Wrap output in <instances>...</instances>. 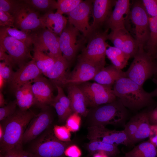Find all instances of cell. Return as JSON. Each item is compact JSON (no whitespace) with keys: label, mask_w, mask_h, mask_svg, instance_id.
Segmentation results:
<instances>
[{"label":"cell","mask_w":157,"mask_h":157,"mask_svg":"<svg viewBox=\"0 0 157 157\" xmlns=\"http://www.w3.org/2000/svg\"><path fill=\"white\" fill-rule=\"evenodd\" d=\"M31 91L34 95L35 104L42 108L51 105L55 97L54 85L51 81L42 75L33 81Z\"/></svg>","instance_id":"18"},{"label":"cell","mask_w":157,"mask_h":157,"mask_svg":"<svg viewBox=\"0 0 157 157\" xmlns=\"http://www.w3.org/2000/svg\"><path fill=\"white\" fill-rule=\"evenodd\" d=\"M108 29L94 31L88 38L86 46L84 48L79 58L88 61L102 69L106 64V51L109 46L108 40Z\"/></svg>","instance_id":"6"},{"label":"cell","mask_w":157,"mask_h":157,"mask_svg":"<svg viewBox=\"0 0 157 157\" xmlns=\"http://www.w3.org/2000/svg\"><path fill=\"white\" fill-rule=\"evenodd\" d=\"M69 62L62 55L55 58L54 64L44 75L48 78L55 86L61 87L64 85L67 76L66 71Z\"/></svg>","instance_id":"23"},{"label":"cell","mask_w":157,"mask_h":157,"mask_svg":"<svg viewBox=\"0 0 157 157\" xmlns=\"http://www.w3.org/2000/svg\"><path fill=\"white\" fill-rule=\"evenodd\" d=\"M42 74L32 59L14 72L8 83L10 89L15 92L23 85L42 76Z\"/></svg>","instance_id":"19"},{"label":"cell","mask_w":157,"mask_h":157,"mask_svg":"<svg viewBox=\"0 0 157 157\" xmlns=\"http://www.w3.org/2000/svg\"><path fill=\"white\" fill-rule=\"evenodd\" d=\"M149 141L157 148V125H151Z\"/></svg>","instance_id":"50"},{"label":"cell","mask_w":157,"mask_h":157,"mask_svg":"<svg viewBox=\"0 0 157 157\" xmlns=\"http://www.w3.org/2000/svg\"><path fill=\"white\" fill-rule=\"evenodd\" d=\"M114 93L127 109L133 111L147 107H152L155 101L142 86L131 79L123 77L113 85Z\"/></svg>","instance_id":"2"},{"label":"cell","mask_w":157,"mask_h":157,"mask_svg":"<svg viewBox=\"0 0 157 157\" xmlns=\"http://www.w3.org/2000/svg\"><path fill=\"white\" fill-rule=\"evenodd\" d=\"M106 55L113 65L121 70L126 66L130 58L128 55L114 46L108 47L106 50Z\"/></svg>","instance_id":"29"},{"label":"cell","mask_w":157,"mask_h":157,"mask_svg":"<svg viewBox=\"0 0 157 157\" xmlns=\"http://www.w3.org/2000/svg\"><path fill=\"white\" fill-rule=\"evenodd\" d=\"M79 31L69 23L59 36L60 47L63 56L69 62L75 58L81 46L77 40Z\"/></svg>","instance_id":"16"},{"label":"cell","mask_w":157,"mask_h":157,"mask_svg":"<svg viewBox=\"0 0 157 157\" xmlns=\"http://www.w3.org/2000/svg\"><path fill=\"white\" fill-rule=\"evenodd\" d=\"M0 60H3L8 65L13 67L14 66L13 61L10 56L6 52L0 50Z\"/></svg>","instance_id":"51"},{"label":"cell","mask_w":157,"mask_h":157,"mask_svg":"<svg viewBox=\"0 0 157 157\" xmlns=\"http://www.w3.org/2000/svg\"><path fill=\"white\" fill-rule=\"evenodd\" d=\"M35 115L31 110L19 109L1 121L3 133L0 141L1 152L5 154L14 149L22 148L23 134Z\"/></svg>","instance_id":"1"},{"label":"cell","mask_w":157,"mask_h":157,"mask_svg":"<svg viewBox=\"0 0 157 157\" xmlns=\"http://www.w3.org/2000/svg\"><path fill=\"white\" fill-rule=\"evenodd\" d=\"M14 72L12 69V67L8 65L3 62L0 63V75L6 83L10 82L13 76Z\"/></svg>","instance_id":"45"},{"label":"cell","mask_w":157,"mask_h":157,"mask_svg":"<svg viewBox=\"0 0 157 157\" xmlns=\"http://www.w3.org/2000/svg\"><path fill=\"white\" fill-rule=\"evenodd\" d=\"M129 0H117L114 9L105 25L113 31L125 27V15L130 11Z\"/></svg>","instance_id":"21"},{"label":"cell","mask_w":157,"mask_h":157,"mask_svg":"<svg viewBox=\"0 0 157 157\" xmlns=\"http://www.w3.org/2000/svg\"><path fill=\"white\" fill-rule=\"evenodd\" d=\"M124 77V72L112 64L103 68L92 80L99 84L112 86L117 80Z\"/></svg>","instance_id":"25"},{"label":"cell","mask_w":157,"mask_h":157,"mask_svg":"<svg viewBox=\"0 0 157 157\" xmlns=\"http://www.w3.org/2000/svg\"><path fill=\"white\" fill-rule=\"evenodd\" d=\"M15 18L9 13L0 10V25L2 27H15Z\"/></svg>","instance_id":"43"},{"label":"cell","mask_w":157,"mask_h":157,"mask_svg":"<svg viewBox=\"0 0 157 157\" xmlns=\"http://www.w3.org/2000/svg\"><path fill=\"white\" fill-rule=\"evenodd\" d=\"M148 118L151 125H157V106L147 111Z\"/></svg>","instance_id":"48"},{"label":"cell","mask_w":157,"mask_h":157,"mask_svg":"<svg viewBox=\"0 0 157 157\" xmlns=\"http://www.w3.org/2000/svg\"><path fill=\"white\" fill-rule=\"evenodd\" d=\"M73 141L64 142L55 136L53 128L49 127L39 137L34 143L32 151L34 157H63L65 151Z\"/></svg>","instance_id":"5"},{"label":"cell","mask_w":157,"mask_h":157,"mask_svg":"<svg viewBox=\"0 0 157 157\" xmlns=\"http://www.w3.org/2000/svg\"><path fill=\"white\" fill-rule=\"evenodd\" d=\"M25 2L37 11L45 13L57 9V1L54 0H24Z\"/></svg>","instance_id":"33"},{"label":"cell","mask_w":157,"mask_h":157,"mask_svg":"<svg viewBox=\"0 0 157 157\" xmlns=\"http://www.w3.org/2000/svg\"><path fill=\"white\" fill-rule=\"evenodd\" d=\"M92 1H83L67 14L68 23L82 32L87 38L93 32L89 22V14L92 7Z\"/></svg>","instance_id":"13"},{"label":"cell","mask_w":157,"mask_h":157,"mask_svg":"<svg viewBox=\"0 0 157 157\" xmlns=\"http://www.w3.org/2000/svg\"><path fill=\"white\" fill-rule=\"evenodd\" d=\"M9 151L13 153L16 157H34L32 153L23 150L22 148L15 149Z\"/></svg>","instance_id":"49"},{"label":"cell","mask_w":157,"mask_h":157,"mask_svg":"<svg viewBox=\"0 0 157 157\" xmlns=\"http://www.w3.org/2000/svg\"><path fill=\"white\" fill-rule=\"evenodd\" d=\"M87 138L90 140H98L116 146L120 144L127 146L134 145L124 130H110L103 125L87 127Z\"/></svg>","instance_id":"11"},{"label":"cell","mask_w":157,"mask_h":157,"mask_svg":"<svg viewBox=\"0 0 157 157\" xmlns=\"http://www.w3.org/2000/svg\"><path fill=\"white\" fill-rule=\"evenodd\" d=\"M153 82L156 84V88L152 91L149 93L150 95L153 97H157V79L153 78L152 79Z\"/></svg>","instance_id":"52"},{"label":"cell","mask_w":157,"mask_h":157,"mask_svg":"<svg viewBox=\"0 0 157 157\" xmlns=\"http://www.w3.org/2000/svg\"><path fill=\"white\" fill-rule=\"evenodd\" d=\"M128 109L117 98L114 101L89 109L85 125L87 127L98 125H124L129 117Z\"/></svg>","instance_id":"3"},{"label":"cell","mask_w":157,"mask_h":157,"mask_svg":"<svg viewBox=\"0 0 157 157\" xmlns=\"http://www.w3.org/2000/svg\"><path fill=\"white\" fill-rule=\"evenodd\" d=\"M53 130L55 136L59 140L64 142L71 141L70 131L65 126L55 125Z\"/></svg>","instance_id":"39"},{"label":"cell","mask_w":157,"mask_h":157,"mask_svg":"<svg viewBox=\"0 0 157 157\" xmlns=\"http://www.w3.org/2000/svg\"><path fill=\"white\" fill-rule=\"evenodd\" d=\"M133 58L128 69L124 72L125 77L142 86L147 80L153 76L157 69V62L142 47H139Z\"/></svg>","instance_id":"4"},{"label":"cell","mask_w":157,"mask_h":157,"mask_svg":"<svg viewBox=\"0 0 157 157\" xmlns=\"http://www.w3.org/2000/svg\"><path fill=\"white\" fill-rule=\"evenodd\" d=\"M86 148L91 154H95L102 152L108 157H113L119 155L120 153L117 146L106 143L100 141L90 140L86 144Z\"/></svg>","instance_id":"26"},{"label":"cell","mask_w":157,"mask_h":157,"mask_svg":"<svg viewBox=\"0 0 157 157\" xmlns=\"http://www.w3.org/2000/svg\"><path fill=\"white\" fill-rule=\"evenodd\" d=\"M5 104V100L4 98L3 95L2 93V91H0V107H2L4 106Z\"/></svg>","instance_id":"53"},{"label":"cell","mask_w":157,"mask_h":157,"mask_svg":"<svg viewBox=\"0 0 157 157\" xmlns=\"http://www.w3.org/2000/svg\"><path fill=\"white\" fill-rule=\"evenodd\" d=\"M33 48L45 52L49 56L56 58L62 55L59 43V36L46 28L32 32Z\"/></svg>","instance_id":"12"},{"label":"cell","mask_w":157,"mask_h":157,"mask_svg":"<svg viewBox=\"0 0 157 157\" xmlns=\"http://www.w3.org/2000/svg\"><path fill=\"white\" fill-rule=\"evenodd\" d=\"M6 82L2 78V77L0 75V90L2 91V89L3 88Z\"/></svg>","instance_id":"54"},{"label":"cell","mask_w":157,"mask_h":157,"mask_svg":"<svg viewBox=\"0 0 157 157\" xmlns=\"http://www.w3.org/2000/svg\"><path fill=\"white\" fill-rule=\"evenodd\" d=\"M83 1L81 0H58L56 13L63 15L68 14Z\"/></svg>","instance_id":"34"},{"label":"cell","mask_w":157,"mask_h":157,"mask_svg":"<svg viewBox=\"0 0 157 157\" xmlns=\"http://www.w3.org/2000/svg\"><path fill=\"white\" fill-rule=\"evenodd\" d=\"M67 97L70 101L73 112L86 117L88 113V107L85 97L78 85H67Z\"/></svg>","instance_id":"22"},{"label":"cell","mask_w":157,"mask_h":157,"mask_svg":"<svg viewBox=\"0 0 157 157\" xmlns=\"http://www.w3.org/2000/svg\"><path fill=\"white\" fill-rule=\"evenodd\" d=\"M0 157H16L13 153L9 151L5 153L3 156L1 155Z\"/></svg>","instance_id":"55"},{"label":"cell","mask_w":157,"mask_h":157,"mask_svg":"<svg viewBox=\"0 0 157 157\" xmlns=\"http://www.w3.org/2000/svg\"><path fill=\"white\" fill-rule=\"evenodd\" d=\"M80 116L74 112L67 119L65 126L70 131L75 132L79 129L81 120Z\"/></svg>","instance_id":"40"},{"label":"cell","mask_w":157,"mask_h":157,"mask_svg":"<svg viewBox=\"0 0 157 157\" xmlns=\"http://www.w3.org/2000/svg\"><path fill=\"white\" fill-rule=\"evenodd\" d=\"M23 2V0H0V10L7 12L13 15Z\"/></svg>","instance_id":"37"},{"label":"cell","mask_w":157,"mask_h":157,"mask_svg":"<svg viewBox=\"0 0 157 157\" xmlns=\"http://www.w3.org/2000/svg\"><path fill=\"white\" fill-rule=\"evenodd\" d=\"M102 69L88 61L79 58L75 68L67 76L64 85L69 84L79 85L92 80Z\"/></svg>","instance_id":"15"},{"label":"cell","mask_w":157,"mask_h":157,"mask_svg":"<svg viewBox=\"0 0 157 157\" xmlns=\"http://www.w3.org/2000/svg\"><path fill=\"white\" fill-rule=\"evenodd\" d=\"M53 120L52 114L48 106L42 108L35 115L26 128L22 139V143L30 142L49 128Z\"/></svg>","instance_id":"14"},{"label":"cell","mask_w":157,"mask_h":157,"mask_svg":"<svg viewBox=\"0 0 157 157\" xmlns=\"http://www.w3.org/2000/svg\"><path fill=\"white\" fill-rule=\"evenodd\" d=\"M78 85L85 97L88 107L90 108L111 103L117 98L114 93L112 86L95 82H86Z\"/></svg>","instance_id":"10"},{"label":"cell","mask_w":157,"mask_h":157,"mask_svg":"<svg viewBox=\"0 0 157 157\" xmlns=\"http://www.w3.org/2000/svg\"><path fill=\"white\" fill-rule=\"evenodd\" d=\"M140 115V113H139L134 115L124 126V130L133 142V138L137 130Z\"/></svg>","instance_id":"35"},{"label":"cell","mask_w":157,"mask_h":157,"mask_svg":"<svg viewBox=\"0 0 157 157\" xmlns=\"http://www.w3.org/2000/svg\"><path fill=\"white\" fill-rule=\"evenodd\" d=\"M3 27L9 35L23 42L28 47L31 48L34 42L33 35L32 32H26L15 27L7 26Z\"/></svg>","instance_id":"32"},{"label":"cell","mask_w":157,"mask_h":157,"mask_svg":"<svg viewBox=\"0 0 157 157\" xmlns=\"http://www.w3.org/2000/svg\"><path fill=\"white\" fill-rule=\"evenodd\" d=\"M51 105L55 108L58 116V121L60 123L66 122L67 119L72 114L55 97Z\"/></svg>","instance_id":"38"},{"label":"cell","mask_w":157,"mask_h":157,"mask_svg":"<svg viewBox=\"0 0 157 157\" xmlns=\"http://www.w3.org/2000/svg\"><path fill=\"white\" fill-rule=\"evenodd\" d=\"M124 157H156L157 148L149 141L141 143L126 153Z\"/></svg>","instance_id":"27"},{"label":"cell","mask_w":157,"mask_h":157,"mask_svg":"<svg viewBox=\"0 0 157 157\" xmlns=\"http://www.w3.org/2000/svg\"><path fill=\"white\" fill-rule=\"evenodd\" d=\"M142 1L149 17L157 15V0H142Z\"/></svg>","instance_id":"44"},{"label":"cell","mask_w":157,"mask_h":157,"mask_svg":"<svg viewBox=\"0 0 157 157\" xmlns=\"http://www.w3.org/2000/svg\"><path fill=\"white\" fill-rule=\"evenodd\" d=\"M17 105L22 110H27L33 105L35 104L34 95L31 88L27 91L22 97L17 101Z\"/></svg>","instance_id":"36"},{"label":"cell","mask_w":157,"mask_h":157,"mask_svg":"<svg viewBox=\"0 0 157 157\" xmlns=\"http://www.w3.org/2000/svg\"><path fill=\"white\" fill-rule=\"evenodd\" d=\"M42 18L46 28L59 36L67 24V20L63 15L53 11L44 13Z\"/></svg>","instance_id":"24"},{"label":"cell","mask_w":157,"mask_h":157,"mask_svg":"<svg viewBox=\"0 0 157 157\" xmlns=\"http://www.w3.org/2000/svg\"><path fill=\"white\" fill-rule=\"evenodd\" d=\"M130 10V18L135 26V39L139 47L144 48L150 34L149 19L142 0H133Z\"/></svg>","instance_id":"8"},{"label":"cell","mask_w":157,"mask_h":157,"mask_svg":"<svg viewBox=\"0 0 157 157\" xmlns=\"http://www.w3.org/2000/svg\"><path fill=\"white\" fill-rule=\"evenodd\" d=\"M17 100L10 101L6 105L0 108L1 121L13 115L16 110Z\"/></svg>","instance_id":"42"},{"label":"cell","mask_w":157,"mask_h":157,"mask_svg":"<svg viewBox=\"0 0 157 157\" xmlns=\"http://www.w3.org/2000/svg\"><path fill=\"white\" fill-rule=\"evenodd\" d=\"M58 91L57 94L55 97V98L59 101L71 114L73 112L71 105V103L69 99L67 96L64 93L62 87L55 85Z\"/></svg>","instance_id":"41"},{"label":"cell","mask_w":157,"mask_h":157,"mask_svg":"<svg viewBox=\"0 0 157 157\" xmlns=\"http://www.w3.org/2000/svg\"><path fill=\"white\" fill-rule=\"evenodd\" d=\"M154 58L155 59L157 62V51L155 56ZM153 78L157 79V69L153 76Z\"/></svg>","instance_id":"58"},{"label":"cell","mask_w":157,"mask_h":157,"mask_svg":"<svg viewBox=\"0 0 157 157\" xmlns=\"http://www.w3.org/2000/svg\"><path fill=\"white\" fill-rule=\"evenodd\" d=\"M65 154V156L69 157H80L81 152L78 147L73 144L66 149Z\"/></svg>","instance_id":"46"},{"label":"cell","mask_w":157,"mask_h":157,"mask_svg":"<svg viewBox=\"0 0 157 157\" xmlns=\"http://www.w3.org/2000/svg\"><path fill=\"white\" fill-rule=\"evenodd\" d=\"M92 7L93 21L91 25L93 31L100 29L105 25L113 11L117 0H95Z\"/></svg>","instance_id":"20"},{"label":"cell","mask_w":157,"mask_h":157,"mask_svg":"<svg viewBox=\"0 0 157 157\" xmlns=\"http://www.w3.org/2000/svg\"><path fill=\"white\" fill-rule=\"evenodd\" d=\"M150 34L144 49L154 58L157 51V15L149 19Z\"/></svg>","instance_id":"30"},{"label":"cell","mask_w":157,"mask_h":157,"mask_svg":"<svg viewBox=\"0 0 157 157\" xmlns=\"http://www.w3.org/2000/svg\"><path fill=\"white\" fill-rule=\"evenodd\" d=\"M113 157H124V156H121L119 155L113 156Z\"/></svg>","instance_id":"59"},{"label":"cell","mask_w":157,"mask_h":157,"mask_svg":"<svg viewBox=\"0 0 157 157\" xmlns=\"http://www.w3.org/2000/svg\"><path fill=\"white\" fill-rule=\"evenodd\" d=\"M24 3L14 13L15 27L31 33L46 28L40 12Z\"/></svg>","instance_id":"9"},{"label":"cell","mask_w":157,"mask_h":157,"mask_svg":"<svg viewBox=\"0 0 157 157\" xmlns=\"http://www.w3.org/2000/svg\"><path fill=\"white\" fill-rule=\"evenodd\" d=\"M140 113L137 130L133 140L134 144L149 137L151 132V125L149 121L147 112Z\"/></svg>","instance_id":"28"},{"label":"cell","mask_w":157,"mask_h":157,"mask_svg":"<svg viewBox=\"0 0 157 157\" xmlns=\"http://www.w3.org/2000/svg\"><path fill=\"white\" fill-rule=\"evenodd\" d=\"M33 81L23 85L16 90L15 92L17 101L21 99L25 93L31 88V83Z\"/></svg>","instance_id":"47"},{"label":"cell","mask_w":157,"mask_h":157,"mask_svg":"<svg viewBox=\"0 0 157 157\" xmlns=\"http://www.w3.org/2000/svg\"><path fill=\"white\" fill-rule=\"evenodd\" d=\"M108 40L112 42L114 47L121 50L130 58H133L138 51L139 47L135 39L126 28L111 31L108 34Z\"/></svg>","instance_id":"17"},{"label":"cell","mask_w":157,"mask_h":157,"mask_svg":"<svg viewBox=\"0 0 157 157\" xmlns=\"http://www.w3.org/2000/svg\"><path fill=\"white\" fill-rule=\"evenodd\" d=\"M31 49L23 42L9 35L3 27L0 26V50L7 52L14 66L20 67L32 59Z\"/></svg>","instance_id":"7"},{"label":"cell","mask_w":157,"mask_h":157,"mask_svg":"<svg viewBox=\"0 0 157 157\" xmlns=\"http://www.w3.org/2000/svg\"><path fill=\"white\" fill-rule=\"evenodd\" d=\"M3 130L2 127L0 124V141H1L3 137Z\"/></svg>","instance_id":"57"},{"label":"cell","mask_w":157,"mask_h":157,"mask_svg":"<svg viewBox=\"0 0 157 157\" xmlns=\"http://www.w3.org/2000/svg\"><path fill=\"white\" fill-rule=\"evenodd\" d=\"M33 51L32 59L42 73L44 75L54 64L55 59L36 49L33 48Z\"/></svg>","instance_id":"31"},{"label":"cell","mask_w":157,"mask_h":157,"mask_svg":"<svg viewBox=\"0 0 157 157\" xmlns=\"http://www.w3.org/2000/svg\"><path fill=\"white\" fill-rule=\"evenodd\" d=\"M94 157H108V156L104 153L99 152L94 154Z\"/></svg>","instance_id":"56"}]
</instances>
